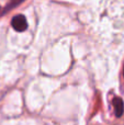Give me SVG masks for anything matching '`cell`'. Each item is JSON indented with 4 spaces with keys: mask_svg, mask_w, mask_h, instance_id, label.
I'll list each match as a JSON object with an SVG mask.
<instances>
[{
    "mask_svg": "<svg viewBox=\"0 0 124 125\" xmlns=\"http://www.w3.org/2000/svg\"><path fill=\"white\" fill-rule=\"evenodd\" d=\"M123 76H124V69H123Z\"/></svg>",
    "mask_w": 124,
    "mask_h": 125,
    "instance_id": "4",
    "label": "cell"
},
{
    "mask_svg": "<svg viewBox=\"0 0 124 125\" xmlns=\"http://www.w3.org/2000/svg\"><path fill=\"white\" fill-rule=\"evenodd\" d=\"M24 0H11V6L10 7H14V6H17V4H19V3H21V2H23Z\"/></svg>",
    "mask_w": 124,
    "mask_h": 125,
    "instance_id": "3",
    "label": "cell"
},
{
    "mask_svg": "<svg viewBox=\"0 0 124 125\" xmlns=\"http://www.w3.org/2000/svg\"><path fill=\"white\" fill-rule=\"evenodd\" d=\"M11 24H12V28L14 29L17 32H23L28 29V22H26V19L24 15L19 14L15 15L14 18L11 21Z\"/></svg>",
    "mask_w": 124,
    "mask_h": 125,
    "instance_id": "1",
    "label": "cell"
},
{
    "mask_svg": "<svg viewBox=\"0 0 124 125\" xmlns=\"http://www.w3.org/2000/svg\"><path fill=\"white\" fill-rule=\"evenodd\" d=\"M112 104H113V109H114V113H115L116 117H121L124 112V103L122 101V99L119 97L114 98L113 101H112Z\"/></svg>",
    "mask_w": 124,
    "mask_h": 125,
    "instance_id": "2",
    "label": "cell"
}]
</instances>
